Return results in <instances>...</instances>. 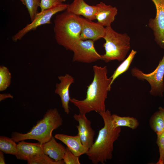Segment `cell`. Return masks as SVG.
<instances>
[{
    "instance_id": "cell-11",
    "label": "cell",
    "mask_w": 164,
    "mask_h": 164,
    "mask_svg": "<svg viewBox=\"0 0 164 164\" xmlns=\"http://www.w3.org/2000/svg\"><path fill=\"white\" fill-rule=\"evenodd\" d=\"M82 26L80 39L82 40L91 39L97 41L103 38L105 34V28L98 22L81 17Z\"/></svg>"
},
{
    "instance_id": "cell-29",
    "label": "cell",
    "mask_w": 164,
    "mask_h": 164,
    "mask_svg": "<svg viewBox=\"0 0 164 164\" xmlns=\"http://www.w3.org/2000/svg\"><path fill=\"white\" fill-rule=\"evenodd\" d=\"M4 152L2 151H0V164H5V160L4 155Z\"/></svg>"
},
{
    "instance_id": "cell-4",
    "label": "cell",
    "mask_w": 164,
    "mask_h": 164,
    "mask_svg": "<svg viewBox=\"0 0 164 164\" xmlns=\"http://www.w3.org/2000/svg\"><path fill=\"white\" fill-rule=\"evenodd\" d=\"M63 122V118L57 109H50L29 131L23 134L14 132L11 138L16 142L28 139L35 140L42 145L51 139L53 131L61 126Z\"/></svg>"
},
{
    "instance_id": "cell-23",
    "label": "cell",
    "mask_w": 164,
    "mask_h": 164,
    "mask_svg": "<svg viewBox=\"0 0 164 164\" xmlns=\"http://www.w3.org/2000/svg\"><path fill=\"white\" fill-rule=\"evenodd\" d=\"M11 75L8 68L4 66L0 67V91L6 90L11 83Z\"/></svg>"
},
{
    "instance_id": "cell-18",
    "label": "cell",
    "mask_w": 164,
    "mask_h": 164,
    "mask_svg": "<svg viewBox=\"0 0 164 164\" xmlns=\"http://www.w3.org/2000/svg\"><path fill=\"white\" fill-rule=\"evenodd\" d=\"M111 119L114 128L126 127L132 129H135L139 126L138 120L133 117L121 116L116 114H111Z\"/></svg>"
},
{
    "instance_id": "cell-30",
    "label": "cell",
    "mask_w": 164,
    "mask_h": 164,
    "mask_svg": "<svg viewBox=\"0 0 164 164\" xmlns=\"http://www.w3.org/2000/svg\"><path fill=\"white\" fill-rule=\"evenodd\" d=\"M159 110L160 111L164 118V108L160 107L159 108Z\"/></svg>"
},
{
    "instance_id": "cell-19",
    "label": "cell",
    "mask_w": 164,
    "mask_h": 164,
    "mask_svg": "<svg viewBox=\"0 0 164 164\" xmlns=\"http://www.w3.org/2000/svg\"><path fill=\"white\" fill-rule=\"evenodd\" d=\"M137 51L132 49L128 56L125 59L114 71L110 77L111 79V85L119 76L126 72L129 68Z\"/></svg>"
},
{
    "instance_id": "cell-16",
    "label": "cell",
    "mask_w": 164,
    "mask_h": 164,
    "mask_svg": "<svg viewBox=\"0 0 164 164\" xmlns=\"http://www.w3.org/2000/svg\"><path fill=\"white\" fill-rule=\"evenodd\" d=\"M54 138L64 143L76 156L80 157L86 154L88 149L83 145L80 137L77 135L73 136L58 134L55 135Z\"/></svg>"
},
{
    "instance_id": "cell-28",
    "label": "cell",
    "mask_w": 164,
    "mask_h": 164,
    "mask_svg": "<svg viewBox=\"0 0 164 164\" xmlns=\"http://www.w3.org/2000/svg\"><path fill=\"white\" fill-rule=\"evenodd\" d=\"M13 96L10 94H0V101L4 100L7 98H12Z\"/></svg>"
},
{
    "instance_id": "cell-24",
    "label": "cell",
    "mask_w": 164,
    "mask_h": 164,
    "mask_svg": "<svg viewBox=\"0 0 164 164\" xmlns=\"http://www.w3.org/2000/svg\"><path fill=\"white\" fill-rule=\"evenodd\" d=\"M25 5L27 9L31 21L34 19L37 13V10L39 7L40 0H25Z\"/></svg>"
},
{
    "instance_id": "cell-17",
    "label": "cell",
    "mask_w": 164,
    "mask_h": 164,
    "mask_svg": "<svg viewBox=\"0 0 164 164\" xmlns=\"http://www.w3.org/2000/svg\"><path fill=\"white\" fill-rule=\"evenodd\" d=\"M43 153L56 162L62 161L66 148L57 142L53 136L47 142L42 144Z\"/></svg>"
},
{
    "instance_id": "cell-8",
    "label": "cell",
    "mask_w": 164,
    "mask_h": 164,
    "mask_svg": "<svg viewBox=\"0 0 164 164\" xmlns=\"http://www.w3.org/2000/svg\"><path fill=\"white\" fill-rule=\"evenodd\" d=\"M94 44V41L91 39L79 40L72 51L73 61L89 63L102 60V55L97 51Z\"/></svg>"
},
{
    "instance_id": "cell-20",
    "label": "cell",
    "mask_w": 164,
    "mask_h": 164,
    "mask_svg": "<svg viewBox=\"0 0 164 164\" xmlns=\"http://www.w3.org/2000/svg\"><path fill=\"white\" fill-rule=\"evenodd\" d=\"M149 124L151 128L157 135L164 131V118L159 110L151 116Z\"/></svg>"
},
{
    "instance_id": "cell-3",
    "label": "cell",
    "mask_w": 164,
    "mask_h": 164,
    "mask_svg": "<svg viewBox=\"0 0 164 164\" xmlns=\"http://www.w3.org/2000/svg\"><path fill=\"white\" fill-rule=\"evenodd\" d=\"M54 23L57 42L67 50L72 51L75 45L80 39L81 17L66 11L56 16Z\"/></svg>"
},
{
    "instance_id": "cell-27",
    "label": "cell",
    "mask_w": 164,
    "mask_h": 164,
    "mask_svg": "<svg viewBox=\"0 0 164 164\" xmlns=\"http://www.w3.org/2000/svg\"><path fill=\"white\" fill-rule=\"evenodd\" d=\"M66 0H41V11L50 9L63 3Z\"/></svg>"
},
{
    "instance_id": "cell-13",
    "label": "cell",
    "mask_w": 164,
    "mask_h": 164,
    "mask_svg": "<svg viewBox=\"0 0 164 164\" xmlns=\"http://www.w3.org/2000/svg\"><path fill=\"white\" fill-rule=\"evenodd\" d=\"M15 155L18 159L27 161L31 157L44 153L42 145L38 143L27 142L22 140L17 145Z\"/></svg>"
},
{
    "instance_id": "cell-5",
    "label": "cell",
    "mask_w": 164,
    "mask_h": 164,
    "mask_svg": "<svg viewBox=\"0 0 164 164\" xmlns=\"http://www.w3.org/2000/svg\"><path fill=\"white\" fill-rule=\"evenodd\" d=\"M103 38L105 42L103 44L105 53L102 55V60L108 63L111 61H123L130 48V38L126 33H119L111 26L106 27Z\"/></svg>"
},
{
    "instance_id": "cell-21",
    "label": "cell",
    "mask_w": 164,
    "mask_h": 164,
    "mask_svg": "<svg viewBox=\"0 0 164 164\" xmlns=\"http://www.w3.org/2000/svg\"><path fill=\"white\" fill-rule=\"evenodd\" d=\"M16 142L11 138L0 136V150L4 153L15 155L16 153Z\"/></svg>"
},
{
    "instance_id": "cell-25",
    "label": "cell",
    "mask_w": 164,
    "mask_h": 164,
    "mask_svg": "<svg viewBox=\"0 0 164 164\" xmlns=\"http://www.w3.org/2000/svg\"><path fill=\"white\" fill-rule=\"evenodd\" d=\"M156 143L159 147V157L156 164H164V131L157 135Z\"/></svg>"
},
{
    "instance_id": "cell-10",
    "label": "cell",
    "mask_w": 164,
    "mask_h": 164,
    "mask_svg": "<svg viewBox=\"0 0 164 164\" xmlns=\"http://www.w3.org/2000/svg\"><path fill=\"white\" fill-rule=\"evenodd\" d=\"M73 117L78 122L76 126L78 132L77 134L83 145L89 149L94 143L95 132L91 126V122L85 114H75Z\"/></svg>"
},
{
    "instance_id": "cell-15",
    "label": "cell",
    "mask_w": 164,
    "mask_h": 164,
    "mask_svg": "<svg viewBox=\"0 0 164 164\" xmlns=\"http://www.w3.org/2000/svg\"><path fill=\"white\" fill-rule=\"evenodd\" d=\"M67 11L77 15H82L91 20L96 19V5H91L84 0H74L68 4Z\"/></svg>"
},
{
    "instance_id": "cell-1",
    "label": "cell",
    "mask_w": 164,
    "mask_h": 164,
    "mask_svg": "<svg viewBox=\"0 0 164 164\" xmlns=\"http://www.w3.org/2000/svg\"><path fill=\"white\" fill-rule=\"evenodd\" d=\"M93 69L94 76L92 82L87 86L86 98L83 100L75 98L70 100L82 114L92 111L99 114L106 111L105 101L108 92L111 90V79L108 77L106 66L95 65Z\"/></svg>"
},
{
    "instance_id": "cell-22",
    "label": "cell",
    "mask_w": 164,
    "mask_h": 164,
    "mask_svg": "<svg viewBox=\"0 0 164 164\" xmlns=\"http://www.w3.org/2000/svg\"><path fill=\"white\" fill-rule=\"evenodd\" d=\"M28 164H64L63 160L56 162L44 153L37 155L30 158L27 161Z\"/></svg>"
},
{
    "instance_id": "cell-9",
    "label": "cell",
    "mask_w": 164,
    "mask_h": 164,
    "mask_svg": "<svg viewBox=\"0 0 164 164\" xmlns=\"http://www.w3.org/2000/svg\"><path fill=\"white\" fill-rule=\"evenodd\" d=\"M155 5L156 14L150 19L148 26L153 31L157 44L164 49V0H152Z\"/></svg>"
},
{
    "instance_id": "cell-12",
    "label": "cell",
    "mask_w": 164,
    "mask_h": 164,
    "mask_svg": "<svg viewBox=\"0 0 164 164\" xmlns=\"http://www.w3.org/2000/svg\"><path fill=\"white\" fill-rule=\"evenodd\" d=\"M58 78L60 82L56 84L55 93L60 97L64 112L69 114L70 111L69 104L71 98L70 87L71 85L74 83V79L71 75L68 73L64 76H59Z\"/></svg>"
},
{
    "instance_id": "cell-14",
    "label": "cell",
    "mask_w": 164,
    "mask_h": 164,
    "mask_svg": "<svg viewBox=\"0 0 164 164\" xmlns=\"http://www.w3.org/2000/svg\"><path fill=\"white\" fill-rule=\"evenodd\" d=\"M97 10L95 18L97 22L104 26H111L117 14L118 10L115 7L108 5L101 2L96 5Z\"/></svg>"
},
{
    "instance_id": "cell-6",
    "label": "cell",
    "mask_w": 164,
    "mask_h": 164,
    "mask_svg": "<svg viewBox=\"0 0 164 164\" xmlns=\"http://www.w3.org/2000/svg\"><path fill=\"white\" fill-rule=\"evenodd\" d=\"M132 75L138 79L147 81L150 86V94L155 97H162L164 92V54L155 70L145 73L137 67L132 69Z\"/></svg>"
},
{
    "instance_id": "cell-7",
    "label": "cell",
    "mask_w": 164,
    "mask_h": 164,
    "mask_svg": "<svg viewBox=\"0 0 164 164\" xmlns=\"http://www.w3.org/2000/svg\"><path fill=\"white\" fill-rule=\"evenodd\" d=\"M68 4L62 3L52 8L37 13L31 23L27 25L12 37V40L16 42L21 39L29 32L36 29L39 26L51 24L52 17L56 13L66 10Z\"/></svg>"
},
{
    "instance_id": "cell-32",
    "label": "cell",
    "mask_w": 164,
    "mask_h": 164,
    "mask_svg": "<svg viewBox=\"0 0 164 164\" xmlns=\"http://www.w3.org/2000/svg\"><path fill=\"white\" fill-rule=\"evenodd\" d=\"M163 108H164V107H163Z\"/></svg>"
},
{
    "instance_id": "cell-2",
    "label": "cell",
    "mask_w": 164,
    "mask_h": 164,
    "mask_svg": "<svg viewBox=\"0 0 164 164\" xmlns=\"http://www.w3.org/2000/svg\"><path fill=\"white\" fill-rule=\"evenodd\" d=\"M102 118L104 126L99 131L97 138L86 154L94 164H102L112 159L114 144L120 135L121 127L114 128L108 109L99 114Z\"/></svg>"
},
{
    "instance_id": "cell-31",
    "label": "cell",
    "mask_w": 164,
    "mask_h": 164,
    "mask_svg": "<svg viewBox=\"0 0 164 164\" xmlns=\"http://www.w3.org/2000/svg\"><path fill=\"white\" fill-rule=\"evenodd\" d=\"M20 1L22 2V4L25 5V0H20Z\"/></svg>"
},
{
    "instance_id": "cell-26",
    "label": "cell",
    "mask_w": 164,
    "mask_h": 164,
    "mask_svg": "<svg viewBox=\"0 0 164 164\" xmlns=\"http://www.w3.org/2000/svg\"><path fill=\"white\" fill-rule=\"evenodd\" d=\"M79 156L73 154L67 147L63 156V160L65 164H80Z\"/></svg>"
}]
</instances>
